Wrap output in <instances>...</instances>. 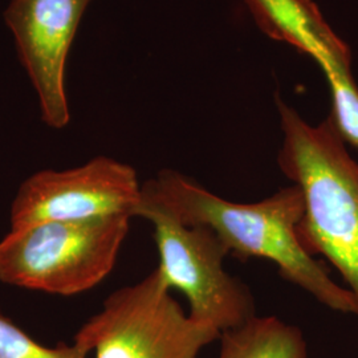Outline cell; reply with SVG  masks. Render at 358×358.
I'll list each match as a JSON object with an SVG mask.
<instances>
[{
  "label": "cell",
  "instance_id": "6da1fadb",
  "mask_svg": "<svg viewBox=\"0 0 358 358\" xmlns=\"http://www.w3.org/2000/svg\"><path fill=\"white\" fill-rule=\"evenodd\" d=\"M142 196L164 207L185 226L214 231L230 255L245 262H272L282 279L312 294L325 307L358 316V300L338 285L297 236L304 215L301 190L291 185L254 203H238L207 190L176 170H162L142 183Z\"/></svg>",
  "mask_w": 358,
  "mask_h": 358
},
{
  "label": "cell",
  "instance_id": "7a4b0ae2",
  "mask_svg": "<svg viewBox=\"0 0 358 358\" xmlns=\"http://www.w3.org/2000/svg\"><path fill=\"white\" fill-rule=\"evenodd\" d=\"M282 145L278 165L304 198L297 236L310 255L325 257L358 300V161L332 122L310 125L276 97Z\"/></svg>",
  "mask_w": 358,
  "mask_h": 358
},
{
  "label": "cell",
  "instance_id": "3957f363",
  "mask_svg": "<svg viewBox=\"0 0 358 358\" xmlns=\"http://www.w3.org/2000/svg\"><path fill=\"white\" fill-rule=\"evenodd\" d=\"M129 215L43 222L0 241V282L45 294L90 291L115 267Z\"/></svg>",
  "mask_w": 358,
  "mask_h": 358
},
{
  "label": "cell",
  "instance_id": "277c9868",
  "mask_svg": "<svg viewBox=\"0 0 358 358\" xmlns=\"http://www.w3.org/2000/svg\"><path fill=\"white\" fill-rule=\"evenodd\" d=\"M170 291L155 268L110 294L75 337L96 358H198L220 331L192 320Z\"/></svg>",
  "mask_w": 358,
  "mask_h": 358
},
{
  "label": "cell",
  "instance_id": "5b68a950",
  "mask_svg": "<svg viewBox=\"0 0 358 358\" xmlns=\"http://www.w3.org/2000/svg\"><path fill=\"white\" fill-rule=\"evenodd\" d=\"M136 217L153 224L159 255L157 268L170 289L185 294L192 320L222 333L256 316L255 297L250 288L223 267L230 252L214 231L185 226L142 194Z\"/></svg>",
  "mask_w": 358,
  "mask_h": 358
},
{
  "label": "cell",
  "instance_id": "8992f818",
  "mask_svg": "<svg viewBox=\"0 0 358 358\" xmlns=\"http://www.w3.org/2000/svg\"><path fill=\"white\" fill-rule=\"evenodd\" d=\"M141 189L133 167L108 157L69 170H43L27 178L16 192L11 230L43 222L136 217Z\"/></svg>",
  "mask_w": 358,
  "mask_h": 358
},
{
  "label": "cell",
  "instance_id": "52a82bcc",
  "mask_svg": "<svg viewBox=\"0 0 358 358\" xmlns=\"http://www.w3.org/2000/svg\"><path fill=\"white\" fill-rule=\"evenodd\" d=\"M93 0H11L4 22L38 94L41 120L63 129L71 120L65 90L66 59Z\"/></svg>",
  "mask_w": 358,
  "mask_h": 358
},
{
  "label": "cell",
  "instance_id": "ba28073f",
  "mask_svg": "<svg viewBox=\"0 0 358 358\" xmlns=\"http://www.w3.org/2000/svg\"><path fill=\"white\" fill-rule=\"evenodd\" d=\"M260 29L269 38L307 53L324 75L352 65V53L312 0H245Z\"/></svg>",
  "mask_w": 358,
  "mask_h": 358
},
{
  "label": "cell",
  "instance_id": "9c48e42d",
  "mask_svg": "<svg viewBox=\"0 0 358 358\" xmlns=\"http://www.w3.org/2000/svg\"><path fill=\"white\" fill-rule=\"evenodd\" d=\"M217 358H308L300 328L275 316H254L241 327L220 333Z\"/></svg>",
  "mask_w": 358,
  "mask_h": 358
},
{
  "label": "cell",
  "instance_id": "30bf717a",
  "mask_svg": "<svg viewBox=\"0 0 358 358\" xmlns=\"http://www.w3.org/2000/svg\"><path fill=\"white\" fill-rule=\"evenodd\" d=\"M90 346L75 337L68 345H41L0 310V358H87Z\"/></svg>",
  "mask_w": 358,
  "mask_h": 358
}]
</instances>
